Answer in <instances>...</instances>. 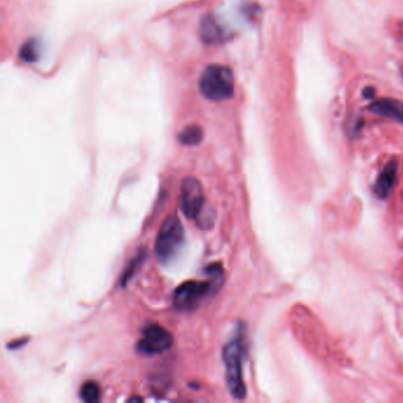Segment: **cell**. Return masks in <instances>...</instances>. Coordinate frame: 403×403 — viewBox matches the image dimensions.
Instances as JSON below:
<instances>
[{"mask_svg":"<svg viewBox=\"0 0 403 403\" xmlns=\"http://www.w3.org/2000/svg\"><path fill=\"white\" fill-rule=\"evenodd\" d=\"M245 355V343L243 335L238 334L229 341L222 350V361L225 366L226 382L229 392L236 399L246 396V387L243 376V360Z\"/></svg>","mask_w":403,"mask_h":403,"instance_id":"cell-1","label":"cell"},{"mask_svg":"<svg viewBox=\"0 0 403 403\" xmlns=\"http://www.w3.org/2000/svg\"><path fill=\"white\" fill-rule=\"evenodd\" d=\"M200 92L213 102H222L234 95V75L229 66L211 64L201 73Z\"/></svg>","mask_w":403,"mask_h":403,"instance_id":"cell-2","label":"cell"},{"mask_svg":"<svg viewBox=\"0 0 403 403\" xmlns=\"http://www.w3.org/2000/svg\"><path fill=\"white\" fill-rule=\"evenodd\" d=\"M185 243V229L176 215L164 220L157 234L155 250L161 263L171 262Z\"/></svg>","mask_w":403,"mask_h":403,"instance_id":"cell-3","label":"cell"},{"mask_svg":"<svg viewBox=\"0 0 403 403\" xmlns=\"http://www.w3.org/2000/svg\"><path fill=\"white\" fill-rule=\"evenodd\" d=\"M181 210L187 218L198 220L206 210V198L204 188L198 179L188 176L181 184Z\"/></svg>","mask_w":403,"mask_h":403,"instance_id":"cell-4","label":"cell"},{"mask_svg":"<svg viewBox=\"0 0 403 403\" xmlns=\"http://www.w3.org/2000/svg\"><path fill=\"white\" fill-rule=\"evenodd\" d=\"M173 345V335L161 325L153 324L142 331L138 343V351L145 356H154L167 351Z\"/></svg>","mask_w":403,"mask_h":403,"instance_id":"cell-5","label":"cell"},{"mask_svg":"<svg viewBox=\"0 0 403 403\" xmlns=\"http://www.w3.org/2000/svg\"><path fill=\"white\" fill-rule=\"evenodd\" d=\"M211 294V289L207 282L187 280L176 287L173 294V304L181 311H189L196 309L207 294Z\"/></svg>","mask_w":403,"mask_h":403,"instance_id":"cell-6","label":"cell"},{"mask_svg":"<svg viewBox=\"0 0 403 403\" xmlns=\"http://www.w3.org/2000/svg\"><path fill=\"white\" fill-rule=\"evenodd\" d=\"M397 160L392 159L378 175L374 185V193L380 199H387L392 194L397 180Z\"/></svg>","mask_w":403,"mask_h":403,"instance_id":"cell-7","label":"cell"},{"mask_svg":"<svg viewBox=\"0 0 403 403\" xmlns=\"http://www.w3.org/2000/svg\"><path fill=\"white\" fill-rule=\"evenodd\" d=\"M368 110L378 116L390 119L403 124V102L401 101L392 98H381L371 102Z\"/></svg>","mask_w":403,"mask_h":403,"instance_id":"cell-8","label":"cell"},{"mask_svg":"<svg viewBox=\"0 0 403 403\" xmlns=\"http://www.w3.org/2000/svg\"><path fill=\"white\" fill-rule=\"evenodd\" d=\"M204 138V131L196 124H191L179 135V141L185 145H196Z\"/></svg>","mask_w":403,"mask_h":403,"instance_id":"cell-9","label":"cell"},{"mask_svg":"<svg viewBox=\"0 0 403 403\" xmlns=\"http://www.w3.org/2000/svg\"><path fill=\"white\" fill-rule=\"evenodd\" d=\"M222 29L213 19L208 18L203 23L201 26V37L207 43H217L222 38Z\"/></svg>","mask_w":403,"mask_h":403,"instance_id":"cell-10","label":"cell"},{"mask_svg":"<svg viewBox=\"0 0 403 403\" xmlns=\"http://www.w3.org/2000/svg\"><path fill=\"white\" fill-rule=\"evenodd\" d=\"M206 275L208 277L207 283L211 289V294H215L224 283V270L220 264H211L206 269Z\"/></svg>","mask_w":403,"mask_h":403,"instance_id":"cell-11","label":"cell"},{"mask_svg":"<svg viewBox=\"0 0 403 403\" xmlns=\"http://www.w3.org/2000/svg\"><path fill=\"white\" fill-rule=\"evenodd\" d=\"M80 396L84 402H98L100 397H101V389H100V385L95 381L85 382V383L82 385V388H80Z\"/></svg>","mask_w":403,"mask_h":403,"instance_id":"cell-12","label":"cell"},{"mask_svg":"<svg viewBox=\"0 0 403 403\" xmlns=\"http://www.w3.org/2000/svg\"><path fill=\"white\" fill-rule=\"evenodd\" d=\"M19 56H20V59H22L24 62H36L38 57H40V45H38V42L35 40H28V42L20 47Z\"/></svg>","mask_w":403,"mask_h":403,"instance_id":"cell-13","label":"cell"},{"mask_svg":"<svg viewBox=\"0 0 403 403\" xmlns=\"http://www.w3.org/2000/svg\"><path fill=\"white\" fill-rule=\"evenodd\" d=\"M142 260H143V258H141V255H140L138 258L134 259V260H133L131 266L128 267L127 271H126V273H124V277L122 278V283H127L128 280H129V278L133 276V273L135 272L136 266H138V264H140V262H142Z\"/></svg>","mask_w":403,"mask_h":403,"instance_id":"cell-14","label":"cell"},{"mask_svg":"<svg viewBox=\"0 0 403 403\" xmlns=\"http://www.w3.org/2000/svg\"><path fill=\"white\" fill-rule=\"evenodd\" d=\"M363 97L368 98V100H373V98L375 97L374 88L371 87L364 88Z\"/></svg>","mask_w":403,"mask_h":403,"instance_id":"cell-15","label":"cell"}]
</instances>
